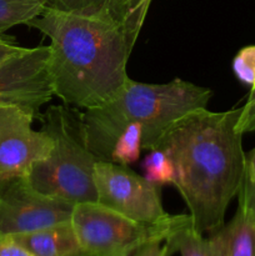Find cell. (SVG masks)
I'll use <instances>...</instances> for the list:
<instances>
[{
    "label": "cell",
    "mask_w": 255,
    "mask_h": 256,
    "mask_svg": "<svg viewBox=\"0 0 255 256\" xmlns=\"http://www.w3.org/2000/svg\"><path fill=\"white\" fill-rule=\"evenodd\" d=\"M0 256H34L12 236H0Z\"/></svg>",
    "instance_id": "7402d4cb"
},
{
    "label": "cell",
    "mask_w": 255,
    "mask_h": 256,
    "mask_svg": "<svg viewBox=\"0 0 255 256\" xmlns=\"http://www.w3.org/2000/svg\"><path fill=\"white\" fill-rule=\"evenodd\" d=\"M26 25L52 42L48 68L52 90L66 105L102 106L130 79L126 65L134 45L115 22L46 6Z\"/></svg>",
    "instance_id": "7a4b0ae2"
},
{
    "label": "cell",
    "mask_w": 255,
    "mask_h": 256,
    "mask_svg": "<svg viewBox=\"0 0 255 256\" xmlns=\"http://www.w3.org/2000/svg\"><path fill=\"white\" fill-rule=\"evenodd\" d=\"M50 46L24 48L0 62V104L39 109L54 96L49 74Z\"/></svg>",
    "instance_id": "9c48e42d"
},
{
    "label": "cell",
    "mask_w": 255,
    "mask_h": 256,
    "mask_svg": "<svg viewBox=\"0 0 255 256\" xmlns=\"http://www.w3.org/2000/svg\"><path fill=\"white\" fill-rule=\"evenodd\" d=\"M22 49L24 48L18 45L14 40L8 39V38L2 36V34H0V62H5L16 52H22Z\"/></svg>",
    "instance_id": "603a6c76"
},
{
    "label": "cell",
    "mask_w": 255,
    "mask_h": 256,
    "mask_svg": "<svg viewBox=\"0 0 255 256\" xmlns=\"http://www.w3.org/2000/svg\"><path fill=\"white\" fill-rule=\"evenodd\" d=\"M212 92L182 79L146 84L129 79L122 92L82 114L86 142L100 162H112L120 132L132 122L142 128V149H156L165 132L185 115L205 109Z\"/></svg>",
    "instance_id": "3957f363"
},
{
    "label": "cell",
    "mask_w": 255,
    "mask_h": 256,
    "mask_svg": "<svg viewBox=\"0 0 255 256\" xmlns=\"http://www.w3.org/2000/svg\"><path fill=\"white\" fill-rule=\"evenodd\" d=\"M46 6L76 12V14L102 18L119 25L115 0H46Z\"/></svg>",
    "instance_id": "5bb4252c"
},
{
    "label": "cell",
    "mask_w": 255,
    "mask_h": 256,
    "mask_svg": "<svg viewBox=\"0 0 255 256\" xmlns=\"http://www.w3.org/2000/svg\"><path fill=\"white\" fill-rule=\"evenodd\" d=\"M115 2L118 22L128 34L132 44L135 45L152 0H115Z\"/></svg>",
    "instance_id": "9a60e30c"
},
{
    "label": "cell",
    "mask_w": 255,
    "mask_h": 256,
    "mask_svg": "<svg viewBox=\"0 0 255 256\" xmlns=\"http://www.w3.org/2000/svg\"><path fill=\"white\" fill-rule=\"evenodd\" d=\"M219 232L224 244V256H255V220L239 208Z\"/></svg>",
    "instance_id": "7c38bea8"
},
{
    "label": "cell",
    "mask_w": 255,
    "mask_h": 256,
    "mask_svg": "<svg viewBox=\"0 0 255 256\" xmlns=\"http://www.w3.org/2000/svg\"><path fill=\"white\" fill-rule=\"evenodd\" d=\"M75 256H89V255L84 254V252H80V254H78V255H75Z\"/></svg>",
    "instance_id": "d4e9b609"
},
{
    "label": "cell",
    "mask_w": 255,
    "mask_h": 256,
    "mask_svg": "<svg viewBox=\"0 0 255 256\" xmlns=\"http://www.w3.org/2000/svg\"><path fill=\"white\" fill-rule=\"evenodd\" d=\"M42 124L54 146L28 172L30 184L46 196L72 205L96 202L94 172L99 160L88 146L82 112L55 105L44 112Z\"/></svg>",
    "instance_id": "277c9868"
},
{
    "label": "cell",
    "mask_w": 255,
    "mask_h": 256,
    "mask_svg": "<svg viewBox=\"0 0 255 256\" xmlns=\"http://www.w3.org/2000/svg\"><path fill=\"white\" fill-rule=\"evenodd\" d=\"M12 238L34 256H75L82 252L70 222Z\"/></svg>",
    "instance_id": "30bf717a"
},
{
    "label": "cell",
    "mask_w": 255,
    "mask_h": 256,
    "mask_svg": "<svg viewBox=\"0 0 255 256\" xmlns=\"http://www.w3.org/2000/svg\"><path fill=\"white\" fill-rule=\"evenodd\" d=\"M172 252L169 245L165 242H152L142 245V248L132 252V256H172Z\"/></svg>",
    "instance_id": "44dd1931"
},
{
    "label": "cell",
    "mask_w": 255,
    "mask_h": 256,
    "mask_svg": "<svg viewBox=\"0 0 255 256\" xmlns=\"http://www.w3.org/2000/svg\"><path fill=\"white\" fill-rule=\"evenodd\" d=\"M142 150V128L138 122L128 125L115 142L112 152V162L125 165L138 162Z\"/></svg>",
    "instance_id": "2e32d148"
},
{
    "label": "cell",
    "mask_w": 255,
    "mask_h": 256,
    "mask_svg": "<svg viewBox=\"0 0 255 256\" xmlns=\"http://www.w3.org/2000/svg\"><path fill=\"white\" fill-rule=\"evenodd\" d=\"M32 110L12 104H0V180L26 176L35 162L46 159L54 142L32 124Z\"/></svg>",
    "instance_id": "ba28073f"
},
{
    "label": "cell",
    "mask_w": 255,
    "mask_h": 256,
    "mask_svg": "<svg viewBox=\"0 0 255 256\" xmlns=\"http://www.w3.org/2000/svg\"><path fill=\"white\" fill-rule=\"evenodd\" d=\"M190 215H172L162 224H142L99 202L74 205L70 218L82 252L89 256L132 255L142 245L165 242L186 222Z\"/></svg>",
    "instance_id": "5b68a950"
},
{
    "label": "cell",
    "mask_w": 255,
    "mask_h": 256,
    "mask_svg": "<svg viewBox=\"0 0 255 256\" xmlns=\"http://www.w3.org/2000/svg\"><path fill=\"white\" fill-rule=\"evenodd\" d=\"M232 70L238 79L249 86L255 85V45L240 50L232 62Z\"/></svg>",
    "instance_id": "ac0fdd59"
},
{
    "label": "cell",
    "mask_w": 255,
    "mask_h": 256,
    "mask_svg": "<svg viewBox=\"0 0 255 256\" xmlns=\"http://www.w3.org/2000/svg\"><path fill=\"white\" fill-rule=\"evenodd\" d=\"M96 202L142 224H162L172 218L162 204L155 185L125 165L98 162L94 172Z\"/></svg>",
    "instance_id": "8992f818"
},
{
    "label": "cell",
    "mask_w": 255,
    "mask_h": 256,
    "mask_svg": "<svg viewBox=\"0 0 255 256\" xmlns=\"http://www.w3.org/2000/svg\"><path fill=\"white\" fill-rule=\"evenodd\" d=\"M238 198H239V209L255 220V192L249 195H239Z\"/></svg>",
    "instance_id": "cb8c5ba5"
},
{
    "label": "cell",
    "mask_w": 255,
    "mask_h": 256,
    "mask_svg": "<svg viewBox=\"0 0 255 256\" xmlns=\"http://www.w3.org/2000/svg\"><path fill=\"white\" fill-rule=\"evenodd\" d=\"M144 178L155 185L162 186L165 184L174 185L175 168L169 155L162 149L150 150L142 162Z\"/></svg>",
    "instance_id": "e0dca14e"
},
{
    "label": "cell",
    "mask_w": 255,
    "mask_h": 256,
    "mask_svg": "<svg viewBox=\"0 0 255 256\" xmlns=\"http://www.w3.org/2000/svg\"><path fill=\"white\" fill-rule=\"evenodd\" d=\"M132 255H122V256H132Z\"/></svg>",
    "instance_id": "484cf974"
},
{
    "label": "cell",
    "mask_w": 255,
    "mask_h": 256,
    "mask_svg": "<svg viewBox=\"0 0 255 256\" xmlns=\"http://www.w3.org/2000/svg\"><path fill=\"white\" fill-rule=\"evenodd\" d=\"M240 115L242 108L192 112L175 122L156 146L172 159L174 186L189 209L192 226L202 234L224 226L228 206L244 180L246 154L238 130Z\"/></svg>",
    "instance_id": "6da1fadb"
},
{
    "label": "cell",
    "mask_w": 255,
    "mask_h": 256,
    "mask_svg": "<svg viewBox=\"0 0 255 256\" xmlns=\"http://www.w3.org/2000/svg\"><path fill=\"white\" fill-rule=\"evenodd\" d=\"M238 130L242 134L255 132V85L252 88L246 102L242 108V115L238 122Z\"/></svg>",
    "instance_id": "d6986e66"
},
{
    "label": "cell",
    "mask_w": 255,
    "mask_h": 256,
    "mask_svg": "<svg viewBox=\"0 0 255 256\" xmlns=\"http://www.w3.org/2000/svg\"><path fill=\"white\" fill-rule=\"evenodd\" d=\"M255 192V149L245 155V172L244 180L240 188L239 195H249Z\"/></svg>",
    "instance_id": "ffe728a7"
},
{
    "label": "cell",
    "mask_w": 255,
    "mask_h": 256,
    "mask_svg": "<svg viewBox=\"0 0 255 256\" xmlns=\"http://www.w3.org/2000/svg\"><path fill=\"white\" fill-rule=\"evenodd\" d=\"M74 205L38 192L26 176L0 180V236L70 222Z\"/></svg>",
    "instance_id": "52a82bcc"
},
{
    "label": "cell",
    "mask_w": 255,
    "mask_h": 256,
    "mask_svg": "<svg viewBox=\"0 0 255 256\" xmlns=\"http://www.w3.org/2000/svg\"><path fill=\"white\" fill-rule=\"evenodd\" d=\"M172 252L180 256H224V244L219 230L212 232L209 238L196 232L189 222L175 230L166 240Z\"/></svg>",
    "instance_id": "8fae6325"
},
{
    "label": "cell",
    "mask_w": 255,
    "mask_h": 256,
    "mask_svg": "<svg viewBox=\"0 0 255 256\" xmlns=\"http://www.w3.org/2000/svg\"><path fill=\"white\" fill-rule=\"evenodd\" d=\"M45 8L46 0H0V34L15 25H26Z\"/></svg>",
    "instance_id": "4fadbf2b"
}]
</instances>
